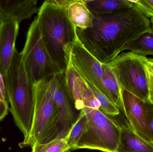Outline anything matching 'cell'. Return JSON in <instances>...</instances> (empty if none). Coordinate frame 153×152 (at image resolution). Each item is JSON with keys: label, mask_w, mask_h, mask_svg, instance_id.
Here are the masks:
<instances>
[{"label": "cell", "mask_w": 153, "mask_h": 152, "mask_svg": "<svg viewBox=\"0 0 153 152\" xmlns=\"http://www.w3.org/2000/svg\"><path fill=\"white\" fill-rule=\"evenodd\" d=\"M4 79L6 99L16 126L24 136L25 142L30 134L35 110L34 85L28 77L20 53L15 50L6 76Z\"/></svg>", "instance_id": "obj_3"}, {"label": "cell", "mask_w": 153, "mask_h": 152, "mask_svg": "<svg viewBox=\"0 0 153 152\" xmlns=\"http://www.w3.org/2000/svg\"><path fill=\"white\" fill-rule=\"evenodd\" d=\"M87 124V117L83 110L80 112L79 118L67 136V143L70 150H74L83 134Z\"/></svg>", "instance_id": "obj_18"}, {"label": "cell", "mask_w": 153, "mask_h": 152, "mask_svg": "<svg viewBox=\"0 0 153 152\" xmlns=\"http://www.w3.org/2000/svg\"><path fill=\"white\" fill-rule=\"evenodd\" d=\"M70 61L85 82L92 85L107 97L103 83V64L84 47L77 37L72 48Z\"/></svg>", "instance_id": "obj_10"}, {"label": "cell", "mask_w": 153, "mask_h": 152, "mask_svg": "<svg viewBox=\"0 0 153 152\" xmlns=\"http://www.w3.org/2000/svg\"><path fill=\"white\" fill-rule=\"evenodd\" d=\"M146 104L149 117L150 130L153 140V104H152L147 101H146Z\"/></svg>", "instance_id": "obj_22"}, {"label": "cell", "mask_w": 153, "mask_h": 152, "mask_svg": "<svg viewBox=\"0 0 153 152\" xmlns=\"http://www.w3.org/2000/svg\"><path fill=\"white\" fill-rule=\"evenodd\" d=\"M0 100L3 101H7L6 99V89L3 77L0 71Z\"/></svg>", "instance_id": "obj_26"}, {"label": "cell", "mask_w": 153, "mask_h": 152, "mask_svg": "<svg viewBox=\"0 0 153 152\" xmlns=\"http://www.w3.org/2000/svg\"><path fill=\"white\" fill-rule=\"evenodd\" d=\"M85 83L93 94L100 103L101 107L100 109L101 110L107 115L111 117H114L119 115L120 114V110L117 107L112 103L96 87L89 83L86 82Z\"/></svg>", "instance_id": "obj_20"}, {"label": "cell", "mask_w": 153, "mask_h": 152, "mask_svg": "<svg viewBox=\"0 0 153 152\" xmlns=\"http://www.w3.org/2000/svg\"><path fill=\"white\" fill-rule=\"evenodd\" d=\"M56 84L55 76L34 85L35 110L33 124L27 140L19 144L21 148L51 141L56 121L54 100Z\"/></svg>", "instance_id": "obj_4"}, {"label": "cell", "mask_w": 153, "mask_h": 152, "mask_svg": "<svg viewBox=\"0 0 153 152\" xmlns=\"http://www.w3.org/2000/svg\"><path fill=\"white\" fill-rule=\"evenodd\" d=\"M142 60L146 71L153 76V59L141 55Z\"/></svg>", "instance_id": "obj_23"}, {"label": "cell", "mask_w": 153, "mask_h": 152, "mask_svg": "<svg viewBox=\"0 0 153 152\" xmlns=\"http://www.w3.org/2000/svg\"><path fill=\"white\" fill-rule=\"evenodd\" d=\"M48 1L50 3L54 4V5H56V6L66 7L67 8L68 6L73 2L74 0H72V1H68V0H48Z\"/></svg>", "instance_id": "obj_27"}, {"label": "cell", "mask_w": 153, "mask_h": 152, "mask_svg": "<svg viewBox=\"0 0 153 152\" xmlns=\"http://www.w3.org/2000/svg\"><path fill=\"white\" fill-rule=\"evenodd\" d=\"M31 147L32 152H65L70 150L67 137L56 138L45 143H35Z\"/></svg>", "instance_id": "obj_19"}, {"label": "cell", "mask_w": 153, "mask_h": 152, "mask_svg": "<svg viewBox=\"0 0 153 152\" xmlns=\"http://www.w3.org/2000/svg\"><path fill=\"white\" fill-rule=\"evenodd\" d=\"M66 9L69 18L75 28L85 29L92 27L94 16L84 0H74Z\"/></svg>", "instance_id": "obj_15"}, {"label": "cell", "mask_w": 153, "mask_h": 152, "mask_svg": "<svg viewBox=\"0 0 153 152\" xmlns=\"http://www.w3.org/2000/svg\"><path fill=\"white\" fill-rule=\"evenodd\" d=\"M9 109L8 101H3L0 100V122L8 114Z\"/></svg>", "instance_id": "obj_24"}, {"label": "cell", "mask_w": 153, "mask_h": 152, "mask_svg": "<svg viewBox=\"0 0 153 152\" xmlns=\"http://www.w3.org/2000/svg\"><path fill=\"white\" fill-rule=\"evenodd\" d=\"M65 152H71V151L70 150H68V151H66Z\"/></svg>", "instance_id": "obj_29"}, {"label": "cell", "mask_w": 153, "mask_h": 152, "mask_svg": "<svg viewBox=\"0 0 153 152\" xmlns=\"http://www.w3.org/2000/svg\"><path fill=\"white\" fill-rule=\"evenodd\" d=\"M65 82L67 92L76 109L81 111L84 108L82 95L86 84L69 62L64 73Z\"/></svg>", "instance_id": "obj_13"}, {"label": "cell", "mask_w": 153, "mask_h": 152, "mask_svg": "<svg viewBox=\"0 0 153 152\" xmlns=\"http://www.w3.org/2000/svg\"><path fill=\"white\" fill-rule=\"evenodd\" d=\"M126 50L142 56L153 55V29L146 30L128 44L124 48Z\"/></svg>", "instance_id": "obj_17"}, {"label": "cell", "mask_w": 153, "mask_h": 152, "mask_svg": "<svg viewBox=\"0 0 153 152\" xmlns=\"http://www.w3.org/2000/svg\"><path fill=\"white\" fill-rule=\"evenodd\" d=\"M94 16L92 27L76 28V36L84 47L103 64L113 61L128 44L152 28L149 19L134 4Z\"/></svg>", "instance_id": "obj_1"}, {"label": "cell", "mask_w": 153, "mask_h": 152, "mask_svg": "<svg viewBox=\"0 0 153 152\" xmlns=\"http://www.w3.org/2000/svg\"><path fill=\"white\" fill-rule=\"evenodd\" d=\"M37 0H0V22L17 21L30 19L38 13Z\"/></svg>", "instance_id": "obj_12"}, {"label": "cell", "mask_w": 153, "mask_h": 152, "mask_svg": "<svg viewBox=\"0 0 153 152\" xmlns=\"http://www.w3.org/2000/svg\"><path fill=\"white\" fill-rule=\"evenodd\" d=\"M42 38L49 54L63 73L67 69L72 48L76 41V28L66 7L43 3L37 16Z\"/></svg>", "instance_id": "obj_2"}, {"label": "cell", "mask_w": 153, "mask_h": 152, "mask_svg": "<svg viewBox=\"0 0 153 152\" xmlns=\"http://www.w3.org/2000/svg\"><path fill=\"white\" fill-rule=\"evenodd\" d=\"M132 2L147 18H153V0H136Z\"/></svg>", "instance_id": "obj_21"}, {"label": "cell", "mask_w": 153, "mask_h": 152, "mask_svg": "<svg viewBox=\"0 0 153 152\" xmlns=\"http://www.w3.org/2000/svg\"><path fill=\"white\" fill-rule=\"evenodd\" d=\"M87 8L93 15L114 12L134 4L130 0H84Z\"/></svg>", "instance_id": "obj_16"}, {"label": "cell", "mask_w": 153, "mask_h": 152, "mask_svg": "<svg viewBox=\"0 0 153 152\" xmlns=\"http://www.w3.org/2000/svg\"><path fill=\"white\" fill-rule=\"evenodd\" d=\"M122 112L131 131L138 137L153 145L146 101L125 89H121Z\"/></svg>", "instance_id": "obj_9"}, {"label": "cell", "mask_w": 153, "mask_h": 152, "mask_svg": "<svg viewBox=\"0 0 153 152\" xmlns=\"http://www.w3.org/2000/svg\"><path fill=\"white\" fill-rule=\"evenodd\" d=\"M87 124L74 150L89 149L116 152L119 144L121 124L101 110L84 107Z\"/></svg>", "instance_id": "obj_5"}, {"label": "cell", "mask_w": 153, "mask_h": 152, "mask_svg": "<svg viewBox=\"0 0 153 152\" xmlns=\"http://www.w3.org/2000/svg\"><path fill=\"white\" fill-rule=\"evenodd\" d=\"M19 24L15 21L0 22V71L3 78L6 76L12 60Z\"/></svg>", "instance_id": "obj_11"}, {"label": "cell", "mask_w": 153, "mask_h": 152, "mask_svg": "<svg viewBox=\"0 0 153 152\" xmlns=\"http://www.w3.org/2000/svg\"><path fill=\"white\" fill-rule=\"evenodd\" d=\"M56 78L54 100L56 121L51 141L56 138H66L78 120L81 112L76 109L69 96L65 82L64 73L56 75Z\"/></svg>", "instance_id": "obj_8"}, {"label": "cell", "mask_w": 153, "mask_h": 152, "mask_svg": "<svg viewBox=\"0 0 153 152\" xmlns=\"http://www.w3.org/2000/svg\"><path fill=\"white\" fill-rule=\"evenodd\" d=\"M116 152H153V145L136 135L126 120L125 124H121L120 140Z\"/></svg>", "instance_id": "obj_14"}, {"label": "cell", "mask_w": 153, "mask_h": 152, "mask_svg": "<svg viewBox=\"0 0 153 152\" xmlns=\"http://www.w3.org/2000/svg\"><path fill=\"white\" fill-rule=\"evenodd\" d=\"M147 75L148 80V87H149L148 101L152 104H153V76L148 73L147 71Z\"/></svg>", "instance_id": "obj_25"}, {"label": "cell", "mask_w": 153, "mask_h": 152, "mask_svg": "<svg viewBox=\"0 0 153 152\" xmlns=\"http://www.w3.org/2000/svg\"><path fill=\"white\" fill-rule=\"evenodd\" d=\"M151 22H152V24L153 27V18H151Z\"/></svg>", "instance_id": "obj_28"}, {"label": "cell", "mask_w": 153, "mask_h": 152, "mask_svg": "<svg viewBox=\"0 0 153 152\" xmlns=\"http://www.w3.org/2000/svg\"><path fill=\"white\" fill-rule=\"evenodd\" d=\"M114 71L121 89L147 101L149 87L147 71L141 55L132 52L120 54L108 63Z\"/></svg>", "instance_id": "obj_7"}, {"label": "cell", "mask_w": 153, "mask_h": 152, "mask_svg": "<svg viewBox=\"0 0 153 152\" xmlns=\"http://www.w3.org/2000/svg\"><path fill=\"white\" fill-rule=\"evenodd\" d=\"M20 54L28 77L33 84L63 73L52 59L44 43L37 17L29 28Z\"/></svg>", "instance_id": "obj_6"}]
</instances>
